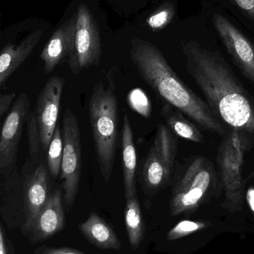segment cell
<instances>
[{
  "instance_id": "6da1fadb",
  "label": "cell",
  "mask_w": 254,
  "mask_h": 254,
  "mask_svg": "<svg viewBox=\"0 0 254 254\" xmlns=\"http://www.w3.org/2000/svg\"><path fill=\"white\" fill-rule=\"evenodd\" d=\"M186 69L216 117L254 143V99L219 52L194 42L183 49Z\"/></svg>"
},
{
  "instance_id": "7a4b0ae2",
  "label": "cell",
  "mask_w": 254,
  "mask_h": 254,
  "mask_svg": "<svg viewBox=\"0 0 254 254\" xmlns=\"http://www.w3.org/2000/svg\"><path fill=\"white\" fill-rule=\"evenodd\" d=\"M131 58L143 80L169 105L205 129L225 134V128L210 106L179 78L154 45L143 40H134Z\"/></svg>"
},
{
  "instance_id": "3957f363",
  "label": "cell",
  "mask_w": 254,
  "mask_h": 254,
  "mask_svg": "<svg viewBox=\"0 0 254 254\" xmlns=\"http://www.w3.org/2000/svg\"><path fill=\"white\" fill-rule=\"evenodd\" d=\"M88 112L100 172L107 184L114 167L119 124V105L112 74L94 86Z\"/></svg>"
},
{
  "instance_id": "277c9868",
  "label": "cell",
  "mask_w": 254,
  "mask_h": 254,
  "mask_svg": "<svg viewBox=\"0 0 254 254\" xmlns=\"http://www.w3.org/2000/svg\"><path fill=\"white\" fill-rule=\"evenodd\" d=\"M215 174L207 158L193 160L172 189L170 212L171 216L188 214L198 208L214 184Z\"/></svg>"
},
{
  "instance_id": "5b68a950",
  "label": "cell",
  "mask_w": 254,
  "mask_h": 254,
  "mask_svg": "<svg viewBox=\"0 0 254 254\" xmlns=\"http://www.w3.org/2000/svg\"><path fill=\"white\" fill-rule=\"evenodd\" d=\"M64 152L61 179L67 210L76 201L82 172V142L79 119L73 110H66L62 122Z\"/></svg>"
},
{
  "instance_id": "8992f818",
  "label": "cell",
  "mask_w": 254,
  "mask_h": 254,
  "mask_svg": "<svg viewBox=\"0 0 254 254\" xmlns=\"http://www.w3.org/2000/svg\"><path fill=\"white\" fill-rule=\"evenodd\" d=\"M177 152V141L168 127H158L153 143L146 155L142 169L145 187L156 190L169 180Z\"/></svg>"
},
{
  "instance_id": "52a82bcc",
  "label": "cell",
  "mask_w": 254,
  "mask_h": 254,
  "mask_svg": "<svg viewBox=\"0 0 254 254\" xmlns=\"http://www.w3.org/2000/svg\"><path fill=\"white\" fill-rule=\"evenodd\" d=\"M74 47L68 57V65L73 74L85 68L97 66L101 58V40L96 22L87 6L81 4L78 8Z\"/></svg>"
},
{
  "instance_id": "ba28073f",
  "label": "cell",
  "mask_w": 254,
  "mask_h": 254,
  "mask_svg": "<svg viewBox=\"0 0 254 254\" xmlns=\"http://www.w3.org/2000/svg\"><path fill=\"white\" fill-rule=\"evenodd\" d=\"M29 109V98L26 93L22 92L12 104L3 124L0 138V172L3 176H9L14 168L19 141Z\"/></svg>"
},
{
  "instance_id": "9c48e42d",
  "label": "cell",
  "mask_w": 254,
  "mask_h": 254,
  "mask_svg": "<svg viewBox=\"0 0 254 254\" xmlns=\"http://www.w3.org/2000/svg\"><path fill=\"white\" fill-rule=\"evenodd\" d=\"M65 83L64 77H51L37 97L34 113L40 131L42 150L44 152H47L54 131L58 126L61 96Z\"/></svg>"
},
{
  "instance_id": "30bf717a",
  "label": "cell",
  "mask_w": 254,
  "mask_h": 254,
  "mask_svg": "<svg viewBox=\"0 0 254 254\" xmlns=\"http://www.w3.org/2000/svg\"><path fill=\"white\" fill-rule=\"evenodd\" d=\"M246 139L237 131L227 140L221 157L222 180L226 192V201L229 209L237 210L243 200V184L241 181L242 144Z\"/></svg>"
},
{
  "instance_id": "8fae6325",
  "label": "cell",
  "mask_w": 254,
  "mask_h": 254,
  "mask_svg": "<svg viewBox=\"0 0 254 254\" xmlns=\"http://www.w3.org/2000/svg\"><path fill=\"white\" fill-rule=\"evenodd\" d=\"M213 23L230 55L254 84V46L237 27L219 13L213 15Z\"/></svg>"
},
{
  "instance_id": "7c38bea8",
  "label": "cell",
  "mask_w": 254,
  "mask_h": 254,
  "mask_svg": "<svg viewBox=\"0 0 254 254\" xmlns=\"http://www.w3.org/2000/svg\"><path fill=\"white\" fill-rule=\"evenodd\" d=\"M49 174L43 164L36 168L27 181L25 186V220L22 234L28 235L42 209L47 202L49 195Z\"/></svg>"
},
{
  "instance_id": "4fadbf2b",
  "label": "cell",
  "mask_w": 254,
  "mask_h": 254,
  "mask_svg": "<svg viewBox=\"0 0 254 254\" xmlns=\"http://www.w3.org/2000/svg\"><path fill=\"white\" fill-rule=\"evenodd\" d=\"M77 15L75 14L52 34L42 51L40 58L44 63L46 74L52 72L58 64L68 58L74 47Z\"/></svg>"
},
{
  "instance_id": "5bb4252c",
  "label": "cell",
  "mask_w": 254,
  "mask_h": 254,
  "mask_svg": "<svg viewBox=\"0 0 254 254\" xmlns=\"http://www.w3.org/2000/svg\"><path fill=\"white\" fill-rule=\"evenodd\" d=\"M64 226L62 191L58 189L49 195L47 202L40 211L28 234L29 240L33 244L44 241L59 233Z\"/></svg>"
},
{
  "instance_id": "9a60e30c",
  "label": "cell",
  "mask_w": 254,
  "mask_h": 254,
  "mask_svg": "<svg viewBox=\"0 0 254 254\" xmlns=\"http://www.w3.org/2000/svg\"><path fill=\"white\" fill-rule=\"evenodd\" d=\"M42 36L37 31L25 37L17 46L7 44L0 55V87L2 88L9 77L22 65L35 48Z\"/></svg>"
},
{
  "instance_id": "2e32d148",
  "label": "cell",
  "mask_w": 254,
  "mask_h": 254,
  "mask_svg": "<svg viewBox=\"0 0 254 254\" xmlns=\"http://www.w3.org/2000/svg\"><path fill=\"white\" fill-rule=\"evenodd\" d=\"M122 167L125 199L137 195L136 172L137 156L134 142L132 127L128 115L123 117L122 131Z\"/></svg>"
},
{
  "instance_id": "e0dca14e",
  "label": "cell",
  "mask_w": 254,
  "mask_h": 254,
  "mask_svg": "<svg viewBox=\"0 0 254 254\" xmlns=\"http://www.w3.org/2000/svg\"><path fill=\"white\" fill-rule=\"evenodd\" d=\"M79 229L85 238L97 248L115 251L121 249V243L116 233L95 212H92L88 219L80 224Z\"/></svg>"
},
{
  "instance_id": "ac0fdd59",
  "label": "cell",
  "mask_w": 254,
  "mask_h": 254,
  "mask_svg": "<svg viewBox=\"0 0 254 254\" xmlns=\"http://www.w3.org/2000/svg\"><path fill=\"white\" fill-rule=\"evenodd\" d=\"M126 200L125 210V228L133 249H137L144 239V225L137 195Z\"/></svg>"
},
{
  "instance_id": "d6986e66",
  "label": "cell",
  "mask_w": 254,
  "mask_h": 254,
  "mask_svg": "<svg viewBox=\"0 0 254 254\" xmlns=\"http://www.w3.org/2000/svg\"><path fill=\"white\" fill-rule=\"evenodd\" d=\"M64 152L63 132L60 126H57L47 150V166L52 177L57 178L61 174Z\"/></svg>"
},
{
  "instance_id": "ffe728a7",
  "label": "cell",
  "mask_w": 254,
  "mask_h": 254,
  "mask_svg": "<svg viewBox=\"0 0 254 254\" xmlns=\"http://www.w3.org/2000/svg\"><path fill=\"white\" fill-rule=\"evenodd\" d=\"M163 115L166 118L169 126L177 135L198 143L201 142L203 138L200 133L190 124L187 123L181 119L180 116L170 113L167 105L164 107L163 110Z\"/></svg>"
},
{
  "instance_id": "44dd1931",
  "label": "cell",
  "mask_w": 254,
  "mask_h": 254,
  "mask_svg": "<svg viewBox=\"0 0 254 254\" xmlns=\"http://www.w3.org/2000/svg\"><path fill=\"white\" fill-rule=\"evenodd\" d=\"M211 225L210 222H198V221L183 220L174 225L167 234L169 241H174L183 238L194 233L205 229Z\"/></svg>"
},
{
  "instance_id": "7402d4cb",
  "label": "cell",
  "mask_w": 254,
  "mask_h": 254,
  "mask_svg": "<svg viewBox=\"0 0 254 254\" xmlns=\"http://www.w3.org/2000/svg\"><path fill=\"white\" fill-rule=\"evenodd\" d=\"M29 153L31 158H37L42 149L40 131L34 111L30 112L26 121Z\"/></svg>"
},
{
  "instance_id": "603a6c76",
  "label": "cell",
  "mask_w": 254,
  "mask_h": 254,
  "mask_svg": "<svg viewBox=\"0 0 254 254\" xmlns=\"http://www.w3.org/2000/svg\"><path fill=\"white\" fill-rule=\"evenodd\" d=\"M174 14V6L167 3L149 16L146 22L153 31H160L171 22Z\"/></svg>"
},
{
  "instance_id": "cb8c5ba5",
  "label": "cell",
  "mask_w": 254,
  "mask_h": 254,
  "mask_svg": "<svg viewBox=\"0 0 254 254\" xmlns=\"http://www.w3.org/2000/svg\"><path fill=\"white\" fill-rule=\"evenodd\" d=\"M130 107L143 117L149 118L152 112V105L147 95L140 89H134L128 96Z\"/></svg>"
},
{
  "instance_id": "d4e9b609",
  "label": "cell",
  "mask_w": 254,
  "mask_h": 254,
  "mask_svg": "<svg viewBox=\"0 0 254 254\" xmlns=\"http://www.w3.org/2000/svg\"><path fill=\"white\" fill-rule=\"evenodd\" d=\"M35 254H86L80 251L70 248H51L41 246L36 249Z\"/></svg>"
},
{
  "instance_id": "484cf974",
  "label": "cell",
  "mask_w": 254,
  "mask_h": 254,
  "mask_svg": "<svg viewBox=\"0 0 254 254\" xmlns=\"http://www.w3.org/2000/svg\"><path fill=\"white\" fill-rule=\"evenodd\" d=\"M15 98H16V94L14 92L1 94L0 96V118L1 119H2L6 113L8 111Z\"/></svg>"
},
{
  "instance_id": "4316f807",
  "label": "cell",
  "mask_w": 254,
  "mask_h": 254,
  "mask_svg": "<svg viewBox=\"0 0 254 254\" xmlns=\"http://www.w3.org/2000/svg\"><path fill=\"white\" fill-rule=\"evenodd\" d=\"M240 8L246 12L249 17L254 21V0H234Z\"/></svg>"
},
{
  "instance_id": "83f0119b",
  "label": "cell",
  "mask_w": 254,
  "mask_h": 254,
  "mask_svg": "<svg viewBox=\"0 0 254 254\" xmlns=\"http://www.w3.org/2000/svg\"><path fill=\"white\" fill-rule=\"evenodd\" d=\"M246 198H247V201L249 203L251 210L254 215V188H249L247 192V195H246Z\"/></svg>"
},
{
  "instance_id": "f1b7e54d",
  "label": "cell",
  "mask_w": 254,
  "mask_h": 254,
  "mask_svg": "<svg viewBox=\"0 0 254 254\" xmlns=\"http://www.w3.org/2000/svg\"><path fill=\"white\" fill-rule=\"evenodd\" d=\"M0 254H7V246L4 240V234H3L2 228H0Z\"/></svg>"
}]
</instances>
